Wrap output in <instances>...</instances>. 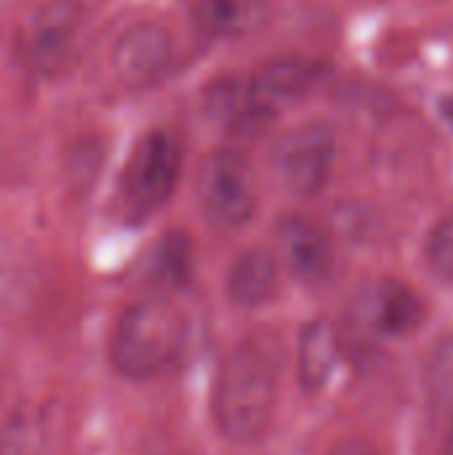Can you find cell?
Instances as JSON below:
<instances>
[{"label":"cell","instance_id":"cell-7","mask_svg":"<svg viewBox=\"0 0 453 455\" xmlns=\"http://www.w3.org/2000/svg\"><path fill=\"white\" fill-rule=\"evenodd\" d=\"M174 61V40L166 27L142 21L128 27L112 45L109 64L125 88L155 85Z\"/></svg>","mask_w":453,"mask_h":455},{"label":"cell","instance_id":"cell-16","mask_svg":"<svg viewBox=\"0 0 453 455\" xmlns=\"http://www.w3.org/2000/svg\"><path fill=\"white\" fill-rule=\"evenodd\" d=\"M427 261H430V267L441 277L453 280V213L446 216L430 232V240H427Z\"/></svg>","mask_w":453,"mask_h":455},{"label":"cell","instance_id":"cell-4","mask_svg":"<svg viewBox=\"0 0 453 455\" xmlns=\"http://www.w3.org/2000/svg\"><path fill=\"white\" fill-rule=\"evenodd\" d=\"M336 136L326 123H304L286 131L270 155L275 181L296 197H315L331 179Z\"/></svg>","mask_w":453,"mask_h":455},{"label":"cell","instance_id":"cell-15","mask_svg":"<svg viewBox=\"0 0 453 455\" xmlns=\"http://www.w3.org/2000/svg\"><path fill=\"white\" fill-rule=\"evenodd\" d=\"M45 448V413L37 408L11 413L0 437V455H48Z\"/></svg>","mask_w":453,"mask_h":455},{"label":"cell","instance_id":"cell-13","mask_svg":"<svg viewBox=\"0 0 453 455\" xmlns=\"http://www.w3.org/2000/svg\"><path fill=\"white\" fill-rule=\"evenodd\" d=\"M339 365L336 333L328 323L315 320L299 336V384L315 395L326 389Z\"/></svg>","mask_w":453,"mask_h":455},{"label":"cell","instance_id":"cell-18","mask_svg":"<svg viewBox=\"0 0 453 455\" xmlns=\"http://www.w3.org/2000/svg\"><path fill=\"white\" fill-rule=\"evenodd\" d=\"M441 112H443V117L451 123V128H453V93L451 96H446V99L441 101Z\"/></svg>","mask_w":453,"mask_h":455},{"label":"cell","instance_id":"cell-1","mask_svg":"<svg viewBox=\"0 0 453 455\" xmlns=\"http://www.w3.org/2000/svg\"><path fill=\"white\" fill-rule=\"evenodd\" d=\"M283 363V344L270 333L248 336L230 352L214 387V421L230 443H256L270 429Z\"/></svg>","mask_w":453,"mask_h":455},{"label":"cell","instance_id":"cell-3","mask_svg":"<svg viewBox=\"0 0 453 455\" xmlns=\"http://www.w3.org/2000/svg\"><path fill=\"white\" fill-rule=\"evenodd\" d=\"M182 176V144L166 128L147 131L128 155L120 176V200L128 216L144 219L160 211Z\"/></svg>","mask_w":453,"mask_h":455},{"label":"cell","instance_id":"cell-19","mask_svg":"<svg viewBox=\"0 0 453 455\" xmlns=\"http://www.w3.org/2000/svg\"><path fill=\"white\" fill-rule=\"evenodd\" d=\"M446 455H453V429L451 435H449V443H446Z\"/></svg>","mask_w":453,"mask_h":455},{"label":"cell","instance_id":"cell-5","mask_svg":"<svg viewBox=\"0 0 453 455\" xmlns=\"http://www.w3.org/2000/svg\"><path fill=\"white\" fill-rule=\"evenodd\" d=\"M198 189L206 219L219 229H240L259 203L254 168L238 149L214 152L200 168Z\"/></svg>","mask_w":453,"mask_h":455},{"label":"cell","instance_id":"cell-10","mask_svg":"<svg viewBox=\"0 0 453 455\" xmlns=\"http://www.w3.org/2000/svg\"><path fill=\"white\" fill-rule=\"evenodd\" d=\"M278 237L294 275L304 283H323L334 269V245L320 224L307 216L278 221Z\"/></svg>","mask_w":453,"mask_h":455},{"label":"cell","instance_id":"cell-6","mask_svg":"<svg viewBox=\"0 0 453 455\" xmlns=\"http://www.w3.org/2000/svg\"><path fill=\"white\" fill-rule=\"evenodd\" d=\"M80 29V5L75 0H48L21 29V53L35 72L51 75L64 67Z\"/></svg>","mask_w":453,"mask_h":455},{"label":"cell","instance_id":"cell-12","mask_svg":"<svg viewBox=\"0 0 453 455\" xmlns=\"http://www.w3.org/2000/svg\"><path fill=\"white\" fill-rule=\"evenodd\" d=\"M278 280H280L278 259L267 248H248L235 259L227 275V293L232 304L243 309H259L275 299Z\"/></svg>","mask_w":453,"mask_h":455},{"label":"cell","instance_id":"cell-8","mask_svg":"<svg viewBox=\"0 0 453 455\" xmlns=\"http://www.w3.org/2000/svg\"><path fill=\"white\" fill-rule=\"evenodd\" d=\"M208 117L235 136H254L275 117V107L262 96L254 77H222L206 93Z\"/></svg>","mask_w":453,"mask_h":455},{"label":"cell","instance_id":"cell-11","mask_svg":"<svg viewBox=\"0 0 453 455\" xmlns=\"http://www.w3.org/2000/svg\"><path fill=\"white\" fill-rule=\"evenodd\" d=\"M326 61L310 59V56H283L270 64H264L256 75L254 83L262 91V96L278 107L286 101H299L318 91L326 80Z\"/></svg>","mask_w":453,"mask_h":455},{"label":"cell","instance_id":"cell-2","mask_svg":"<svg viewBox=\"0 0 453 455\" xmlns=\"http://www.w3.org/2000/svg\"><path fill=\"white\" fill-rule=\"evenodd\" d=\"M184 344V320L166 301L131 304L112 331L109 357L120 376L150 381L166 373Z\"/></svg>","mask_w":453,"mask_h":455},{"label":"cell","instance_id":"cell-9","mask_svg":"<svg viewBox=\"0 0 453 455\" xmlns=\"http://www.w3.org/2000/svg\"><path fill=\"white\" fill-rule=\"evenodd\" d=\"M358 317L366 328L382 336H406L425 323L427 309L411 285L398 280H379L360 293Z\"/></svg>","mask_w":453,"mask_h":455},{"label":"cell","instance_id":"cell-17","mask_svg":"<svg viewBox=\"0 0 453 455\" xmlns=\"http://www.w3.org/2000/svg\"><path fill=\"white\" fill-rule=\"evenodd\" d=\"M160 272L174 283L190 275V243L184 237H168L160 251Z\"/></svg>","mask_w":453,"mask_h":455},{"label":"cell","instance_id":"cell-14","mask_svg":"<svg viewBox=\"0 0 453 455\" xmlns=\"http://www.w3.org/2000/svg\"><path fill=\"white\" fill-rule=\"evenodd\" d=\"M259 19V0H198L192 8L195 27L208 37L243 35Z\"/></svg>","mask_w":453,"mask_h":455}]
</instances>
